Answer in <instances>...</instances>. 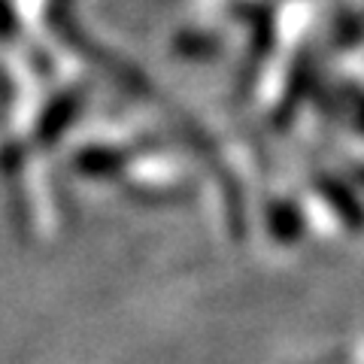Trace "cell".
I'll use <instances>...</instances> for the list:
<instances>
[{"instance_id":"obj_5","label":"cell","mask_w":364,"mask_h":364,"mask_svg":"<svg viewBox=\"0 0 364 364\" xmlns=\"http://www.w3.org/2000/svg\"><path fill=\"white\" fill-rule=\"evenodd\" d=\"M355 170H358V179L364 182V167H355Z\"/></svg>"},{"instance_id":"obj_3","label":"cell","mask_w":364,"mask_h":364,"mask_svg":"<svg viewBox=\"0 0 364 364\" xmlns=\"http://www.w3.org/2000/svg\"><path fill=\"white\" fill-rule=\"evenodd\" d=\"M76 167L85 176H112L124 167V155L116 149H88L76 155Z\"/></svg>"},{"instance_id":"obj_1","label":"cell","mask_w":364,"mask_h":364,"mask_svg":"<svg viewBox=\"0 0 364 364\" xmlns=\"http://www.w3.org/2000/svg\"><path fill=\"white\" fill-rule=\"evenodd\" d=\"M318 188L325 191V200L340 213V219H343L352 231H361V228H364V207L355 200V195H352L343 182L322 176V179H318Z\"/></svg>"},{"instance_id":"obj_4","label":"cell","mask_w":364,"mask_h":364,"mask_svg":"<svg viewBox=\"0 0 364 364\" xmlns=\"http://www.w3.org/2000/svg\"><path fill=\"white\" fill-rule=\"evenodd\" d=\"M273 219H270V231L273 237H279V240H294L301 231V215L294 207H289V203H279V207H273Z\"/></svg>"},{"instance_id":"obj_2","label":"cell","mask_w":364,"mask_h":364,"mask_svg":"<svg viewBox=\"0 0 364 364\" xmlns=\"http://www.w3.org/2000/svg\"><path fill=\"white\" fill-rule=\"evenodd\" d=\"M76 109H79V95H61V100H55V104L46 109L43 124H40V140H55V136L73 122Z\"/></svg>"}]
</instances>
